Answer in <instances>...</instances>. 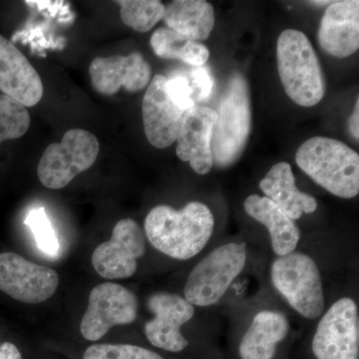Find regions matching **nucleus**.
<instances>
[{"instance_id": "nucleus-15", "label": "nucleus", "mask_w": 359, "mask_h": 359, "mask_svg": "<svg viewBox=\"0 0 359 359\" xmlns=\"http://www.w3.org/2000/svg\"><path fill=\"white\" fill-rule=\"evenodd\" d=\"M217 120L216 110L195 106L186 111L177 134L176 153L180 160L190 163L196 173L205 175L211 171L212 129Z\"/></svg>"}, {"instance_id": "nucleus-22", "label": "nucleus", "mask_w": 359, "mask_h": 359, "mask_svg": "<svg viewBox=\"0 0 359 359\" xmlns=\"http://www.w3.org/2000/svg\"><path fill=\"white\" fill-rule=\"evenodd\" d=\"M150 44L158 57L183 61L194 67L204 66L210 57L209 49L205 45L193 41L171 28L161 27L156 30Z\"/></svg>"}, {"instance_id": "nucleus-31", "label": "nucleus", "mask_w": 359, "mask_h": 359, "mask_svg": "<svg viewBox=\"0 0 359 359\" xmlns=\"http://www.w3.org/2000/svg\"><path fill=\"white\" fill-rule=\"evenodd\" d=\"M332 2L334 1H311V4H316V6H330V4H332Z\"/></svg>"}, {"instance_id": "nucleus-19", "label": "nucleus", "mask_w": 359, "mask_h": 359, "mask_svg": "<svg viewBox=\"0 0 359 359\" xmlns=\"http://www.w3.org/2000/svg\"><path fill=\"white\" fill-rule=\"evenodd\" d=\"M245 212L268 228L273 252L278 257L294 252L301 240V231L295 222L266 197L250 195L244 203Z\"/></svg>"}, {"instance_id": "nucleus-8", "label": "nucleus", "mask_w": 359, "mask_h": 359, "mask_svg": "<svg viewBox=\"0 0 359 359\" xmlns=\"http://www.w3.org/2000/svg\"><path fill=\"white\" fill-rule=\"evenodd\" d=\"M137 314L138 299L134 292L118 283H101L90 292L80 332L85 339L97 341L111 328L134 323Z\"/></svg>"}, {"instance_id": "nucleus-4", "label": "nucleus", "mask_w": 359, "mask_h": 359, "mask_svg": "<svg viewBox=\"0 0 359 359\" xmlns=\"http://www.w3.org/2000/svg\"><path fill=\"white\" fill-rule=\"evenodd\" d=\"M216 113L211 144L212 162L224 169L240 159L252 129L250 87L242 73H233L229 79Z\"/></svg>"}, {"instance_id": "nucleus-13", "label": "nucleus", "mask_w": 359, "mask_h": 359, "mask_svg": "<svg viewBox=\"0 0 359 359\" xmlns=\"http://www.w3.org/2000/svg\"><path fill=\"white\" fill-rule=\"evenodd\" d=\"M92 85L98 93L112 96L124 88L139 92L147 88L152 70L139 52L93 59L89 67Z\"/></svg>"}, {"instance_id": "nucleus-9", "label": "nucleus", "mask_w": 359, "mask_h": 359, "mask_svg": "<svg viewBox=\"0 0 359 359\" xmlns=\"http://www.w3.org/2000/svg\"><path fill=\"white\" fill-rule=\"evenodd\" d=\"M313 353L316 359H358V309L353 299H339L321 318Z\"/></svg>"}, {"instance_id": "nucleus-2", "label": "nucleus", "mask_w": 359, "mask_h": 359, "mask_svg": "<svg viewBox=\"0 0 359 359\" xmlns=\"http://www.w3.org/2000/svg\"><path fill=\"white\" fill-rule=\"evenodd\" d=\"M297 166L314 183L342 199L359 193V156L339 140L313 137L302 144L295 155Z\"/></svg>"}, {"instance_id": "nucleus-3", "label": "nucleus", "mask_w": 359, "mask_h": 359, "mask_svg": "<svg viewBox=\"0 0 359 359\" xmlns=\"http://www.w3.org/2000/svg\"><path fill=\"white\" fill-rule=\"evenodd\" d=\"M278 69L285 93L297 105L313 107L325 97L323 69L313 44L304 32L287 29L276 44Z\"/></svg>"}, {"instance_id": "nucleus-1", "label": "nucleus", "mask_w": 359, "mask_h": 359, "mask_svg": "<svg viewBox=\"0 0 359 359\" xmlns=\"http://www.w3.org/2000/svg\"><path fill=\"white\" fill-rule=\"evenodd\" d=\"M214 215L207 205L190 202L183 209L156 205L145 219L149 242L172 259H192L202 252L214 231Z\"/></svg>"}, {"instance_id": "nucleus-25", "label": "nucleus", "mask_w": 359, "mask_h": 359, "mask_svg": "<svg viewBox=\"0 0 359 359\" xmlns=\"http://www.w3.org/2000/svg\"><path fill=\"white\" fill-rule=\"evenodd\" d=\"M25 224L34 235L40 250L48 256H56L59 250V242L44 208H36L28 212Z\"/></svg>"}, {"instance_id": "nucleus-26", "label": "nucleus", "mask_w": 359, "mask_h": 359, "mask_svg": "<svg viewBox=\"0 0 359 359\" xmlns=\"http://www.w3.org/2000/svg\"><path fill=\"white\" fill-rule=\"evenodd\" d=\"M83 359H164L154 351L132 344H94L85 351Z\"/></svg>"}, {"instance_id": "nucleus-21", "label": "nucleus", "mask_w": 359, "mask_h": 359, "mask_svg": "<svg viewBox=\"0 0 359 359\" xmlns=\"http://www.w3.org/2000/svg\"><path fill=\"white\" fill-rule=\"evenodd\" d=\"M163 20L189 39L204 41L214 29V7L205 0H175L165 8Z\"/></svg>"}, {"instance_id": "nucleus-29", "label": "nucleus", "mask_w": 359, "mask_h": 359, "mask_svg": "<svg viewBox=\"0 0 359 359\" xmlns=\"http://www.w3.org/2000/svg\"><path fill=\"white\" fill-rule=\"evenodd\" d=\"M0 359H22L20 349L11 342H4L0 346Z\"/></svg>"}, {"instance_id": "nucleus-6", "label": "nucleus", "mask_w": 359, "mask_h": 359, "mask_svg": "<svg viewBox=\"0 0 359 359\" xmlns=\"http://www.w3.org/2000/svg\"><path fill=\"white\" fill-rule=\"evenodd\" d=\"M245 262V243H230L212 250L189 275L184 289L186 301L197 306L217 304L242 273Z\"/></svg>"}, {"instance_id": "nucleus-20", "label": "nucleus", "mask_w": 359, "mask_h": 359, "mask_svg": "<svg viewBox=\"0 0 359 359\" xmlns=\"http://www.w3.org/2000/svg\"><path fill=\"white\" fill-rule=\"evenodd\" d=\"M289 332L290 323L285 314L276 311H259L241 341V358L273 359L276 346Z\"/></svg>"}, {"instance_id": "nucleus-5", "label": "nucleus", "mask_w": 359, "mask_h": 359, "mask_svg": "<svg viewBox=\"0 0 359 359\" xmlns=\"http://www.w3.org/2000/svg\"><path fill=\"white\" fill-rule=\"evenodd\" d=\"M271 282L294 311L316 320L325 309L323 280L318 264L304 252L276 257L271 264Z\"/></svg>"}, {"instance_id": "nucleus-24", "label": "nucleus", "mask_w": 359, "mask_h": 359, "mask_svg": "<svg viewBox=\"0 0 359 359\" xmlns=\"http://www.w3.org/2000/svg\"><path fill=\"white\" fill-rule=\"evenodd\" d=\"M30 122L29 112L25 106L0 94V143L22 137L29 129Z\"/></svg>"}, {"instance_id": "nucleus-18", "label": "nucleus", "mask_w": 359, "mask_h": 359, "mask_svg": "<svg viewBox=\"0 0 359 359\" xmlns=\"http://www.w3.org/2000/svg\"><path fill=\"white\" fill-rule=\"evenodd\" d=\"M259 188L268 199L273 201L294 221L301 219L304 214H313L318 209L316 198L297 189L289 163L273 165L259 182Z\"/></svg>"}, {"instance_id": "nucleus-14", "label": "nucleus", "mask_w": 359, "mask_h": 359, "mask_svg": "<svg viewBox=\"0 0 359 359\" xmlns=\"http://www.w3.org/2000/svg\"><path fill=\"white\" fill-rule=\"evenodd\" d=\"M167 77L157 74L151 80L142 104L144 129L151 145L165 149L176 142L185 111L168 94Z\"/></svg>"}, {"instance_id": "nucleus-28", "label": "nucleus", "mask_w": 359, "mask_h": 359, "mask_svg": "<svg viewBox=\"0 0 359 359\" xmlns=\"http://www.w3.org/2000/svg\"><path fill=\"white\" fill-rule=\"evenodd\" d=\"M192 80L196 88L198 90V98L200 101L205 100L212 95L214 81L211 73L205 66L194 67L192 70Z\"/></svg>"}, {"instance_id": "nucleus-17", "label": "nucleus", "mask_w": 359, "mask_h": 359, "mask_svg": "<svg viewBox=\"0 0 359 359\" xmlns=\"http://www.w3.org/2000/svg\"><path fill=\"white\" fill-rule=\"evenodd\" d=\"M323 50L337 58H347L359 48V1L340 0L327 7L318 30Z\"/></svg>"}, {"instance_id": "nucleus-12", "label": "nucleus", "mask_w": 359, "mask_h": 359, "mask_svg": "<svg viewBox=\"0 0 359 359\" xmlns=\"http://www.w3.org/2000/svg\"><path fill=\"white\" fill-rule=\"evenodd\" d=\"M148 308L154 318L145 325V334L149 341L158 348L171 353H180L189 346L181 327L195 314L193 304L178 294L159 292L151 295Z\"/></svg>"}, {"instance_id": "nucleus-11", "label": "nucleus", "mask_w": 359, "mask_h": 359, "mask_svg": "<svg viewBox=\"0 0 359 359\" xmlns=\"http://www.w3.org/2000/svg\"><path fill=\"white\" fill-rule=\"evenodd\" d=\"M58 285V273L53 269L14 252L0 254V290L16 301L32 304L48 301Z\"/></svg>"}, {"instance_id": "nucleus-30", "label": "nucleus", "mask_w": 359, "mask_h": 359, "mask_svg": "<svg viewBox=\"0 0 359 359\" xmlns=\"http://www.w3.org/2000/svg\"><path fill=\"white\" fill-rule=\"evenodd\" d=\"M349 131H351V136L358 141L359 139V101H356L355 106L353 114H351V119H349Z\"/></svg>"}, {"instance_id": "nucleus-23", "label": "nucleus", "mask_w": 359, "mask_h": 359, "mask_svg": "<svg viewBox=\"0 0 359 359\" xmlns=\"http://www.w3.org/2000/svg\"><path fill=\"white\" fill-rule=\"evenodd\" d=\"M120 16L125 25L135 32H148L165 15L166 6L158 0H120Z\"/></svg>"}, {"instance_id": "nucleus-27", "label": "nucleus", "mask_w": 359, "mask_h": 359, "mask_svg": "<svg viewBox=\"0 0 359 359\" xmlns=\"http://www.w3.org/2000/svg\"><path fill=\"white\" fill-rule=\"evenodd\" d=\"M166 88L168 94L182 110L188 111L195 107L196 103L192 98L194 93L192 86L185 76L176 75L167 77Z\"/></svg>"}, {"instance_id": "nucleus-16", "label": "nucleus", "mask_w": 359, "mask_h": 359, "mask_svg": "<svg viewBox=\"0 0 359 359\" xmlns=\"http://www.w3.org/2000/svg\"><path fill=\"white\" fill-rule=\"evenodd\" d=\"M0 91L26 108L39 104L44 92L39 72L25 54L2 35H0Z\"/></svg>"}, {"instance_id": "nucleus-7", "label": "nucleus", "mask_w": 359, "mask_h": 359, "mask_svg": "<svg viewBox=\"0 0 359 359\" xmlns=\"http://www.w3.org/2000/svg\"><path fill=\"white\" fill-rule=\"evenodd\" d=\"M99 150L95 135L83 129L69 130L60 143H52L45 149L37 168L40 183L51 190L65 188L75 177L93 166Z\"/></svg>"}, {"instance_id": "nucleus-10", "label": "nucleus", "mask_w": 359, "mask_h": 359, "mask_svg": "<svg viewBox=\"0 0 359 359\" xmlns=\"http://www.w3.org/2000/svg\"><path fill=\"white\" fill-rule=\"evenodd\" d=\"M145 252V236L141 226L133 219H123L115 224L110 240L94 250L91 263L104 278H128L136 273L138 259Z\"/></svg>"}]
</instances>
